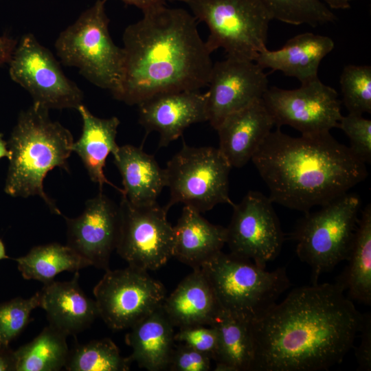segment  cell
Here are the masks:
<instances>
[{"instance_id":"obj_21","label":"cell","mask_w":371,"mask_h":371,"mask_svg":"<svg viewBox=\"0 0 371 371\" xmlns=\"http://www.w3.org/2000/svg\"><path fill=\"white\" fill-rule=\"evenodd\" d=\"M113 155L122 179V196L135 205L157 203V197L166 187V179L165 169L159 166L155 157L130 144L119 146Z\"/></svg>"},{"instance_id":"obj_23","label":"cell","mask_w":371,"mask_h":371,"mask_svg":"<svg viewBox=\"0 0 371 371\" xmlns=\"http://www.w3.org/2000/svg\"><path fill=\"white\" fill-rule=\"evenodd\" d=\"M76 110L82 120V131L80 138L72 145V152L80 157L91 180L98 184L100 190L106 183L122 194L123 190L110 182L104 172L108 155H114L119 148L115 139L120 120L115 116L98 117L82 104Z\"/></svg>"},{"instance_id":"obj_39","label":"cell","mask_w":371,"mask_h":371,"mask_svg":"<svg viewBox=\"0 0 371 371\" xmlns=\"http://www.w3.org/2000/svg\"><path fill=\"white\" fill-rule=\"evenodd\" d=\"M124 3L132 5L140 9L142 12L159 7L166 5V1L169 0H121Z\"/></svg>"},{"instance_id":"obj_18","label":"cell","mask_w":371,"mask_h":371,"mask_svg":"<svg viewBox=\"0 0 371 371\" xmlns=\"http://www.w3.org/2000/svg\"><path fill=\"white\" fill-rule=\"evenodd\" d=\"M274 126L262 98L226 117L216 128L218 148L230 166L250 161Z\"/></svg>"},{"instance_id":"obj_41","label":"cell","mask_w":371,"mask_h":371,"mask_svg":"<svg viewBox=\"0 0 371 371\" xmlns=\"http://www.w3.org/2000/svg\"><path fill=\"white\" fill-rule=\"evenodd\" d=\"M325 2L326 5L331 9L344 10L350 7V2L352 0H321Z\"/></svg>"},{"instance_id":"obj_37","label":"cell","mask_w":371,"mask_h":371,"mask_svg":"<svg viewBox=\"0 0 371 371\" xmlns=\"http://www.w3.org/2000/svg\"><path fill=\"white\" fill-rule=\"evenodd\" d=\"M363 315V322L359 331L361 342L355 355L359 370L368 371L371 368V317L370 313Z\"/></svg>"},{"instance_id":"obj_11","label":"cell","mask_w":371,"mask_h":371,"mask_svg":"<svg viewBox=\"0 0 371 371\" xmlns=\"http://www.w3.org/2000/svg\"><path fill=\"white\" fill-rule=\"evenodd\" d=\"M93 293L99 317L115 330L130 328L160 307L166 297L161 282L131 266L106 270Z\"/></svg>"},{"instance_id":"obj_1","label":"cell","mask_w":371,"mask_h":371,"mask_svg":"<svg viewBox=\"0 0 371 371\" xmlns=\"http://www.w3.org/2000/svg\"><path fill=\"white\" fill-rule=\"evenodd\" d=\"M363 317L337 282L295 288L251 323V371L328 370L353 346Z\"/></svg>"},{"instance_id":"obj_43","label":"cell","mask_w":371,"mask_h":371,"mask_svg":"<svg viewBox=\"0 0 371 371\" xmlns=\"http://www.w3.org/2000/svg\"><path fill=\"white\" fill-rule=\"evenodd\" d=\"M6 258H8V256L6 255L4 244L0 239V260Z\"/></svg>"},{"instance_id":"obj_36","label":"cell","mask_w":371,"mask_h":371,"mask_svg":"<svg viewBox=\"0 0 371 371\" xmlns=\"http://www.w3.org/2000/svg\"><path fill=\"white\" fill-rule=\"evenodd\" d=\"M211 358L206 355L180 343L174 347L168 366L172 371H208Z\"/></svg>"},{"instance_id":"obj_8","label":"cell","mask_w":371,"mask_h":371,"mask_svg":"<svg viewBox=\"0 0 371 371\" xmlns=\"http://www.w3.org/2000/svg\"><path fill=\"white\" fill-rule=\"evenodd\" d=\"M359 197L346 193L308 212L299 221L293 238L300 260L311 269L313 283L346 260L358 222Z\"/></svg>"},{"instance_id":"obj_34","label":"cell","mask_w":371,"mask_h":371,"mask_svg":"<svg viewBox=\"0 0 371 371\" xmlns=\"http://www.w3.org/2000/svg\"><path fill=\"white\" fill-rule=\"evenodd\" d=\"M338 128L349 138L352 153L364 164H370L371 120L363 115L348 113L342 115Z\"/></svg>"},{"instance_id":"obj_3","label":"cell","mask_w":371,"mask_h":371,"mask_svg":"<svg viewBox=\"0 0 371 371\" xmlns=\"http://www.w3.org/2000/svg\"><path fill=\"white\" fill-rule=\"evenodd\" d=\"M251 160L272 202L304 214L348 193L368 176L366 164L330 132L295 137L277 127Z\"/></svg>"},{"instance_id":"obj_44","label":"cell","mask_w":371,"mask_h":371,"mask_svg":"<svg viewBox=\"0 0 371 371\" xmlns=\"http://www.w3.org/2000/svg\"><path fill=\"white\" fill-rule=\"evenodd\" d=\"M4 348H2L0 345V350L3 349Z\"/></svg>"},{"instance_id":"obj_15","label":"cell","mask_w":371,"mask_h":371,"mask_svg":"<svg viewBox=\"0 0 371 371\" xmlns=\"http://www.w3.org/2000/svg\"><path fill=\"white\" fill-rule=\"evenodd\" d=\"M207 86V121L216 130L229 115L261 99L269 81L254 61L227 56L213 64Z\"/></svg>"},{"instance_id":"obj_14","label":"cell","mask_w":371,"mask_h":371,"mask_svg":"<svg viewBox=\"0 0 371 371\" xmlns=\"http://www.w3.org/2000/svg\"><path fill=\"white\" fill-rule=\"evenodd\" d=\"M226 227L230 253L265 268L280 253L284 242L280 221L269 197L249 191L238 204Z\"/></svg>"},{"instance_id":"obj_17","label":"cell","mask_w":371,"mask_h":371,"mask_svg":"<svg viewBox=\"0 0 371 371\" xmlns=\"http://www.w3.org/2000/svg\"><path fill=\"white\" fill-rule=\"evenodd\" d=\"M137 106L140 124L146 132L159 134V147H166L190 125L207 120L206 93L200 90L159 93Z\"/></svg>"},{"instance_id":"obj_25","label":"cell","mask_w":371,"mask_h":371,"mask_svg":"<svg viewBox=\"0 0 371 371\" xmlns=\"http://www.w3.org/2000/svg\"><path fill=\"white\" fill-rule=\"evenodd\" d=\"M201 214L184 205L173 227V257L192 269L199 268L226 244V227L210 223Z\"/></svg>"},{"instance_id":"obj_42","label":"cell","mask_w":371,"mask_h":371,"mask_svg":"<svg viewBox=\"0 0 371 371\" xmlns=\"http://www.w3.org/2000/svg\"><path fill=\"white\" fill-rule=\"evenodd\" d=\"M11 153L8 148V142L3 139V134L0 133V159L7 157L10 159Z\"/></svg>"},{"instance_id":"obj_24","label":"cell","mask_w":371,"mask_h":371,"mask_svg":"<svg viewBox=\"0 0 371 371\" xmlns=\"http://www.w3.org/2000/svg\"><path fill=\"white\" fill-rule=\"evenodd\" d=\"M162 308L174 326H210L221 309L200 268L193 269L168 296Z\"/></svg>"},{"instance_id":"obj_28","label":"cell","mask_w":371,"mask_h":371,"mask_svg":"<svg viewBox=\"0 0 371 371\" xmlns=\"http://www.w3.org/2000/svg\"><path fill=\"white\" fill-rule=\"evenodd\" d=\"M19 271L25 280L44 284L54 281L63 271H78L91 266L89 262L68 245L49 243L36 246L27 254L14 259Z\"/></svg>"},{"instance_id":"obj_33","label":"cell","mask_w":371,"mask_h":371,"mask_svg":"<svg viewBox=\"0 0 371 371\" xmlns=\"http://www.w3.org/2000/svg\"><path fill=\"white\" fill-rule=\"evenodd\" d=\"M41 304V293L24 299L16 297L0 303V345L8 348L29 322L32 311Z\"/></svg>"},{"instance_id":"obj_12","label":"cell","mask_w":371,"mask_h":371,"mask_svg":"<svg viewBox=\"0 0 371 371\" xmlns=\"http://www.w3.org/2000/svg\"><path fill=\"white\" fill-rule=\"evenodd\" d=\"M117 253L128 266L157 270L173 257L174 229L168 210L157 203L135 205L122 196Z\"/></svg>"},{"instance_id":"obj_27","label":"cell","mask_w":371,"mask_h":371,"mask_svg":"<svg viewBox=\"0 0 371 371\" xmlns=\"http://www.w3.org/2000/svg\"><path fill=\"white\" fill-rule=\"evenodd\" d=\"M348 263L337 283L348 291V297L360 303L371 304V205L368 203L358 219Z\"/></svg>"},{"instance_id":"obj_22","label":"cell","mask_w":371,"mask_h":371,"mask_svg":"<svg viewBox=\"0 0 371 371\" xmlns=\"http://www.w3.org/2000/svg\"><path fill=\"white\" fill-rule=\"evenodd\" d=\"M174 327L162 305L135 324L125 338L132 348L129 361L149 371L167 370L175 347Z\"/></svg>"},{"instance_id":"obj_10","label":"cell","mask_w":371,"mask_h":371,"mask_svg":"<svg viewBox=\"0 0 371 371\" xmlns=\"http://www.w3.org/2000/svg\"><path fill=\"white\" fill-rule=\"evenodd\" d=\"M8 64L10 78L30 93L33 103L49 110L77 109L82 104V90L32 34L21 38Z\"/></svg>"},{"instance_id":"obj_2","label":"cell","mask_w":371,"mask_h":371,"mask_svg":"<svg viewBox=\"0 0 371 371\" xmlns=\"http://www.w3.org/2000/svg\"><path fill=\"white\" fill-rule=\"evenodd\" d=\"M123 73L114 98L138 105L159 93L207 86L213 63L196 19L179 8L145 12L124 31Z\"/></svg>"},{"instance_id":"obj_16","label":"cell","mask_w":371,"mask_h":371,"mask_svg":"<svg viewBox=\"0 0 371 371\" xmlns=\"http://www.w3.org/2000/svg\"><path fill=\"white\" fill-rule=\"evenodd\" d=\"M63 216L67 224V245L91 266L109 269L111 255L116 249L119 236V206L100 191L86 201L80 216Z\"/></svg>"},{"instance_id":"obj_29","label":"cell","mask_w":371,"mask_h":371,"mask_svg":"<svg viewBox=\"0 0 371 371\" xmlns=\"http://www.w3.org/2000/svg\"><path fill=\"white\" fill-rule=\"evenodd\" d=\"M67 336L48 325L33 340L14 351L15 371H57L65 367Z\"/></svg>"},{"instance_id":"obj_26","label":"cell","mask_w":371,"mask_h":371,"mask_svg":"<svg viewBox=\"0 0 371 371\" xmlns=\"http://www.w3.org/2000/svg\"><path fill=\"white\" fill-rule=\"evenodd\" d=\"M210 326L218 334L215 371H251L255 352L251 323L220 309Z\"/></svg>"},{"instance_id":"obj_9","label":"cell","mask_w":371,"mask_h":371,"mask_svg":"<svg viewBox=\"0 0 371 371\" xmlns=\"http://www.w3.org/2000/svg\"><path fill=\"white\" fill-rule=\"evenodd\" d=\"M231 168L218 148L183 143L164 168L170 196L166 208L183 203L203 213L220 203L233 206L229 196Z\"/></svg>"},{"instance_id":"obj_32","label":"cell","mask_w":371,"mask_h":371,"mask_svg":"<svg viewBox=\"0 0 371 371\" xmlns=\"http://www.w3.org/2000/svg\"><path fill=\"white\" fill-rule=\"evenodd\" d=\"M343 102L348 113H371V67L348 65L340 76Z\"/></svg>"},{"instance_id":"obj_30","label":"cell","mask_w":371,"mask_h":371,"mask_svg":"<svg viewBox=\"0 0 371 371\" xmlns=\"http://www.w3.org/2000/svg\"><path fill=\"white\" fill-rule=\"evenodd\" d=\"M131 363L111 339L104 338L76 346L65 368L68 371H126Z\"/></svg>"},{"instance_id":"obj_19","label":"cell","mask_w":371,"mask_h":371,"mask_svg":"<svg viewBox=\"0 0 371 371\" xmlns=\"http://www.w3.org/2000/svg\"><path fill=\"white\" fill-rule=\"evenodd\" d=\"M78 280L76 271L71 280H54L40 291V307L45 311L49 325L67 336L86 329L99 316L95 301L84 293Z\"/></svg>"},{"instance_id":"obj_31","label":"cell","mask_w":371,"mask_h":371,"mask_svg":"<svg viewBox=\"0 0 371 371\" xmlns=\"http://www.w3.org/2000/svg\"><path fill=\"white\" fill-rule=\"evenodd\" d=\"M273 19L299 25L316 27L337 20L335 14L321 0H260Z\"/></svg>"},{"instance_id":"obj_40","label":"cell","mask_w":371,"mask_h":371,"mask_svg":"<svg viewBox=\"0 0 371 371\" xmlns=\"http://www.w3.org/2000/svg\"><path fill=\"white\" fill-rule=\"evenodd\" d=\"M16 361L14 351L8 348L0 350V371L15 370Z\"/></svg>"},{"instance_id":"obj_20","label":"cell","mask_w":371,"mask_h":371,"mask_svg":"<svg viewBox=\"0 0 371 371\" xmlns=\"http://www.w3.org/2000/svg\"><path fill=\"white\" fill-rule=\"evenodd\" d=\"M334 47L329 36L306 32L292 37L279 49L262 51L254 62L262 69L280 71L304 83L319 78L320 63Z\"/></svg>"},{"instance_id":"obj_4","label":"cell","mask_w":371,"mask_h":371,"mask_svg":"<svg viewBox=\"0 0 371 371\" xmlns=\"http://www.w3.org/2000/svg\"><path fill=\"white\" fill-rule=\"evenodd\" d=\"M74 142L71 132L50 119L49 109L33 103L22 111L8 142L11 157L5 192L14 197L38 196L52 212L62 215L45 192L43 181L56 167L68 171Z\"/></svg>"},{"instance_id":"obj_35","label":"cell","mask_w":371,"mask_h":371,"mask_svg":"<svg viewBox=\"0 0 371 371\" xmlns=\"http://www.w3.org/2000/svg\"><path fill=\"white\" fill-rule=\"evenodd\" d=\"M175 333V341L182 343L214 360L218 350V334L212 326L192 325L179 328Z\"/></svg>"},{"instance_id":"obj_5","label":"cell","mask_w":371,"mask_h":371,"mask_svg":"<svg viewBox=\"0 0 371 371\" xmlns=\"http://www.w3.org/2000/svg\"><path fill=\"white\" fill-rule=\"evenodd\" d=\"M199 268L220 308L250 323L265 314L291 285L285 268L268 271L249 260L222 251Z\"/></svg>"},{"instance_id":"obj_38","label":"cell","mask_w":371,"mask_h":371,"mask_svg":"<svg viewBox=\"0 0 371 371\" xmlns=\"http://www.w3.org/2000/svg\"><path fill=\"white\" fill-rule=\"evenodd\" d=\"M18 41L8 35H0V67L8 64Z\"/></svg>"},{"instance_id":"obj_13","label":"cell","mask_w":371,"mask_h":371,"mask_svg":"<svg viewBox=\"0 0 371 371\" xmlns=\"http://www.w3.org/2000/svg\"><path fill=\"white\" fill-rule=\"evenodd\" d=\"M262 100L274 126L287 125L304 135L329 133L342 117L337 92L319 78L295 89L269 87Z\"/></svg>"},{"instance_id":"obj_7","label":"cell","mask_w":371,"mask_h":371,"mask_svg":"<svg viewBox=\"0 0 371 371\" xmlns=\"http://www.w3.org/2000/svg\"><path fill=\"white\" fill-rule=\"evenodd\" d=\"M196 21L210 31L205 44L212 53L223 48L227 56L254 61L266 49L273 18L260 0H182Z\"/></svg>"},{"instance_id":"obj_6","label":"cell","mask_w":371,"mask_h":371,"mask_svg":"<svg viewBox=\"0 0 371 371\" xmlns=\"http://www.w3.org/2000/svg\"><path fill=\"white\" fill-rule=\"evenodd\" d=\"M106 1L97 0L82 12L60 33L55 49L63 65L77 68L89 82L114 98L122 82L124 56L109 33Z\"/></svg>"}]
</instances>
